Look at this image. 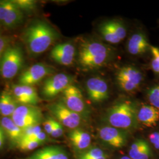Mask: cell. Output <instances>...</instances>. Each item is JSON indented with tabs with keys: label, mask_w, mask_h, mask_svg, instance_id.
Here are the masks:
<instances>
[{
	"label": "cell",
	"mask_w": 159,
	"mask_h": 159,
	"mask_svg": "<svg viewBox=\"0 0 159 159\" xmlns=\"http://www.w3.org/2000/svg\"><path fill=\"white\" fill-rule=\"evenodd\" d=\"M58 36L56 31L48 24L37 21L25 30L24 40L31 54L39 55L50 47Z\"/></svg>",
	"instance_id": "1"
},
{
	"label": "cell",
	"mask_w": 159,
	"mask_h": 159,
	"mask_svg": "<svg viewBox=\"0 0 159 159\" xmlns=\"http://www.w3.org/2000/svg\"><path fill=\"white\" fill-rule=\"evenodd\" d=\"M111 56V49L107 46L100 42L89 41L81 47L79 61L83 68L92 70L102 67Z\"/></svg>",
	"instance_id": "2"
},
{
	"label": "cell",
	"mask_w": 159,
	"mask_h": 159,
	"mask_svg": "<svg viewBox=\"0 0 159 159\" xmlns=\"http://www.w3.org/2000/svg\"><path fill=\"white\" fill-rule=\"evenodd\" d=\"M107 121L111 127L119 129L134 127L138 121L135 106L128 101L115 104L107 112Z\"/></svg>",
	"instance_id": "3"
},
{
	"label": "cell",
	"mask_w": 159,
	"mask_h": 159,
	"mask_svg": "<svg viewBox=\"0 0 159 159\" xmlns=\"http://www.w3.org/2000/svg\"><path fill=\"white\" fill-rule=\"evenodd\" d=\"M23 64L21 48L18 46H8L0 58V75L5 79H11L22 68Z\"/></svg>",
	"instance_id": "4"
},
{
	"label": "cell",
	"mask_w": 159,
	"mask_h": 159,
	"mask_svg": "<svg viewBox=\"0 0 159 159\" xmlns=\"http://www.w3.org/2000/svg\"><path fill=\"white\" fill-rule=\"evenodd\" d=\"M23 12L12 1H0V24L8 29H13L23 23Z\"/></svg>",
	"instance_id": "5"
},
{
	"label": "cell",
	"mask_w": 159,
	"mask_h": 159,
	"mask_svg": "<svg viewBox=\"0 0 159 159\" xmlns=\"http://www.w3.org/2000/svg\"><path fill=\"white\" fill-rule=\"evenodd\" d=\"M48 108L58 122L70 129H77L81 123V119L79 114L69 109L63 101L52 104Z\"/></svg>",
	"instance_id": "6"
},
{
	"label": "cell",
	"mask_w": 159,
	"mask_h": 159,
	"mask_svg": "<svg viewBox=\"0 0 159 159\" xmlns=\"http://www.w3.org/2000/svg\"><path fill=\"white\" fill-rule=\"evenodd\" d=\"M73 78L64 73L55 74L46 80L41 94L46 98H52L66 89L71 84Z\"/></svg>",
	"instance_id": "7"
},
{
	"label": "cell",
	"mask_w": 159,
	"mask_h": 159,
	"mask_svg": "<svg viewBox=\"0 0 159 159\" xmlns=\"http://www.w3.org/2000/svg\"><path fill=\"white\" fill-rule=\"evenodd\" d=\"M54 72V69L43 63H37L29 67L20 75L18 84L33 86Z\"/></svg>",
	"instance_id": "8"
},
{
	"label": "cell",
	"mask_w": 159,
	"mask_h": 159,
	"mask_svg": "<svg viewBox=\"0 0 159 159\" xmlns=\"http://www.w3.org/2000/svg\"><path fill=\"white\" fill-rule=\"evenodd\" d=\"M116 78L120 87L124 91L130 92L139 87L142 81L143 75L136 68L126 66L120 70Z\"/></svg>",
	"instance_id": "9"
},
{
	"label": "cell",
	"mask_w": 159,
	"mask_h": 159,
	"mask_svg": "<svg viewBox=\"0 0 159 159\" xmlns=\"http://www.w3.org/2000/svg\"><path fill=\"white\" fill-rule=\"evenodd\" d=\"M99 32L102 39L111 44L119 43L127 34L125 25L119 20H110L102 23Z\"/></svg>",
	"instance_id": "10"
},
{
	"label": "cell",
	"mask_w": 159,
	"mask_h": 159,
	"mask_svg": "<svg viewBox=\"0 0 159 159\" xmlns=\"http://www.w3.org/2000/svg\"><path fill=\"white\" fill-rule=\"evenodd\" d=\"M63 102L69 109L77 113H85L86 106L81 91L75 85L71 84L63 91Z\"/></svg>",
	"instance_id": "11"
},
{
	"label": "cell",
	"mask_w": 159,
	"mask_h": 159,
	"mask_svg": "<svg viewBox=\"0 0 159 159\" xmlns=\"http://www.w3.org/2000/svg\"><path fill=\"white\" fill-rule=\"evenodd\" d=\"M86 89L89 97L93 102H102L109 97L107 83L100 77H94L88 80Z\"/></svg>",
	"instance_id": "12"
},
{
	"label": "cell",
	"mask_w": 159,
	"mask_h": 159,
	"mask_svg": "<svg viewBox=\"0 0 159 159\" xmlns=\"http://www.w3.org/2000/svg\"><path fill=\"white\" fill-rule=\"evenodd\" d=\"M12 95L21 105L35 106L40 102L35 89L30 85L14 84L11 87Z\"/></svg>",
	"instance_id": "13"
},
{
	"label": "cell",
	"mask_w": 159,
	"mask_h": 159,
	"mask_svg": "<svg viewBox=\"0 0 159 159\" xmlns=\"http://www.w3.org/2000/svg\"><path fill=\"white\" fill-rule=\"evenodd\" d=\"M75 54L74 46L70 43H64L55 46L50 53L52 59L63 66L71 65Z\"/></svg>",
	"instance_id": "14"
},
{
	"label": "cell",
	"mask_w": 159,
	"mask_h": 159,
	"mask_svg": "<svg viewBox=\"0 0 159 159\" xmlns=\"http://www.w3.org/2000/svg\"><path fill=\"white\" fill-rule=\"evenodd\" d=\"M98 134L104 142L113 148H123L126 143L125 134L113 127H103L99 129Z\"/></svg>",
	"instance_id": "15"
},
{
	"label": "cell",
	"mask_w": 159,
	"mask_h": 159,
	"mask_svg": "<svg viewBox=\"0 0 159 159\" xmlns=\"http://www.w3.org/2000/svg\"><path fill=\"white\" fill-rule=\"evenodd\" d=\"M21 159H69L66 151L59 146H48Z\"/></svg>",
	"instance_id": "16"
},
{
	"label": "cell",
	"mask_w": 159,
	"mask_h": 159,
	"mask_svg": "<svg viewBox=\"0 0 159 159\" xmlns=\"http://www.w3.org/2000/svg\"><path fill=\"white\" fill-rule=\"evenodd\" d=\"M137 120L147 127L154 126L159 121V110L152 105L143 104L137 111Z\"/></svg>",
	"instance_id": "17"
},
{
	"label": "cell",
	"mask_w": 159,
	"mask_h": 159,
	"mask_svg": "<svg viewBox=\"0 0 159 159\" xmlns=\"http://www.w3.org/2000/svg\"><path fill=\"white\" fill-rule=\"evenodd\" d=\"M1 126L6 136L14 144H16L23 139V130L13 121L10 117H2L1 120Z\"/></svg>",
	"instance_id": "18"
},
{
	"label": "cell",
	"mask_w": 159,
	"mask_h": 159,
	"mask_svg": "<svg viewBox=\"0 0 159 159\" xmlns=\"http://www.w3.org/2000/svg\"><path fill=\"white\" fill-rule=\"evenodd\" d=\"M149 47L146 36L141 33L133 34L127 43V50L131 55H139L146 52Z\"/></svg>",
	"instance_id": "19"
},
{
	"label": "cell",
	"mask_w": 159,
	"mask_h": 159,
	"mask_svg": "<svg viewBox=\"0 0 159 159\" xmlns=\"http://www.w3.org/2000/svg\"><path fill=\"white\" fill-rule=\"evenodd\" d=\"M68 137L72 145L78 150H85L91 144L90 135L88 133L77 128L70 132Z\"/></svg>",
	"instance_id": "20"
},
{
	"label": "cell",
	"mask_w": 159,
	"mask_h": 159,
	"mask_svg": "<svg viewBox=\"0 0 159 159\" xmlns=\"http://www.w3.org/2000/svg\"><path fill=\"white\" fill-rule=\"evenodd\" d=\"M151 150L148 143L143 139H137L131 145L129 152L131 159H149Z\"/></svg>",
	"instance_id": "21"
},
{
	"label": "cell",
	"mask_w": 159,
	"mask_h": 159,
	"mask_svg": "<svg viewBox=\"0 0 159 159\" xmlns=\"http://www.w3.org/2000/svg\"><path fill=\"white\" fill-rule=\"evenodd\" d=\"M13 121L22 130H24L29 127L35 125H40L43 121V116H16L11 117Z\"/></svg>",
	"instance_id": "22"
},
{
	"label": "cell",
	"mask_w": 159,
	"mask_h": 159,
	"mask_svg": "<svg viewBox=\"0 0 159 159\" xmlns=\"http://www.w3.org/2000/svg\"><path fill=\"white\" fill-rule=\"evenodd\" d=\"M41 144H42L41 143L34 140L29 138H23L17 144V146L21 151L30 152L39 148Z\"/></svg>",
	"instance_id": "23"
},
{
	"label": "cell",
	"mask_w": 159,
	"mask_h": 159,
	"mask_svg": "<svg viewBox=\"0 0 159 159\" xmlns=\"http://www.w3.org/2000/svg\"><path fill=\"white\" fill-rule=\"evenodd\" d=\"M12 2L23 12L33 11L37 7V1L34 0H12Z\"/></svg>",
	"instance_id": "24"
},
{
	"label": "cell",
	"mask_w": 159,
	"mask_h": 159,
	"mask_svg": "<svg viewBox=\"0 0 159 159\" xmlns=\"http://www.w3.org/2000/svg\"><path fill=\"white\" fill-rule=\"evenodd\" d=\"M104 156H106V154L101 148H94L80 155L77 159H98Z\"/></svg>",
	"instance_id": "25"
},
{
	"label": "cell",
	"mask_w": 159,
	"mask_h": 159,
	"mask_svg": "<svg viewBox=\"0 0 159 159\" xmlns=\"http://www.w3.org/2000/svg\"><path fill=\"white\" fill-rule=\"evenodd\" d=\"M148 97L152 106L159 110V84L148 91Z\"/></svg>",
	"instance_id": "26"
},
{
	"label": "cell",
	"mask_w": 159,
	"mask_h": 159,
	"mask_svg": "<svg viewBox=\"0 0 159 159\" xmlns=\"http://www.w3.org/2000/svg\"><path fill=\"white\" fill-rule=\"evenodd\" d=\"M150 51L153 56L152 68L154 73L159 74V48L154 46H151Z\"/></svg>",
	"instance_id": "27"
},
{
	"label": "cell",
	"mask_w": 159,
	"mask_h": 159,
	"mask_svg": "<svg viewBox=\"0 0 159 159\" xmlns=\"http://www.w3.org/2000/svg\"><path fill=\"white\" fill-rule=\"evenodd\" d=\"M41 131H42V129L40 125L31 126L23 130V137H30L33 136L40 133Z\"/></svg>",
	"instance_id": "28"
},
{
	"label": "cell",
	"mask_w": 159,
	"mask_h": 159,
	"mask_svg": "<svg viewBox=\"0 0 159 159\" xmlns=\"http://www.w3.org/2000/svg\"><path fill=\"white\" fill-rule=\"evenodd\" d=\"M63 131H64V130H63L62 125L60 122L55 120L53 129H52V131L50 135L52 137L58 138V137H61L63 135Z\"/></svg>",
	"instance_id": "29"
},
{
	"label": "cell",
	"mask_w": 159,
	"mask_h": 159,
	"mask_svg": "<svg viewBox=\"0 0 159 159\" xmlns=\"http://www.w3.org/2000/svg\"><path fill=\"white\" fill-rule=\"evenodd\" d=\"M11 97V93L6 91H2L0 94V112L5 107Z\"/></svg>",
	"instance_id": "30"
},
{
	"label": "cell",
	"mask_w": 159,
	"mask_h": 159,
	"mask_svg": "<svg viewBox=\"0 0 159 159\" xmlns=\"http://www.w3.org/2000/svg\"><path fill=\"white\" fill-rule=\"evenodd\" d=\"M54 121H55V120L49 117L45 120L44 122L43 123L44 130L47 134H51V132L53 129L54 125Z\"/></svg>",
	"instance_id": "31"
},
{
	"label": "cell",
	"mask_w": 159,
	"mask_h": 159,
	"mask_svg": "<svg viewBox=\"0 0 159 159\" xmlns=\"http://www.w3.org/2000/svg\"><path fill=\"white\" fill-rule=\"evenodd\" d=\"M8 42L9 40L7 37L0 35V58L8 47Z\"/></svg>",
	"instance_id": "32"
},
{
	"label": "cell",
	"mask_w": 159,
	"mask_h": 159,
	"mask_svg": "<svg viewBox=\"0 0 159 159\" xmlns=\"http://www.w3.org/2000/svg\"><path fill=\"white\" fill-rule=\"evenodd\" d=\"M23 138H29L43 144L44 142H46L47 140V135L44 131H42L41 132H40V133L33 136L30 137H23Z\"/></svg>",
	"instance_id": "33"
},
{
	"label": "cell",
	"mask_w": 159,
	"mask_h": 159,
	"mask_svg": "<svg viewBox=\"0 0 159 159\" xmlns=\"http://www.w3.org/2000/svg\"><path fill=\"white\" fill-rule=\"evenodd\" d=\"M149 140L153 145L159 142V132H154L150 134Z\"/></svg>",
	"instance_id": "34"
},
{
	"label": "cell",
	"mask_w": 159,
	"mask_h": 159,
	"mask_svg": "<svg viewBox=\"0 0 159 159\" xmlns=\"http://www.w3.org/2000/svg\"><path fill=\"white\" fill-rule=\"evenodd\" d=\"M6 135L5 132L0 125V149L3 147L6 141Z\"/></svg>",
	"instance_id": "35"
},
{
	"label": "cell",
	"mask_w": 159,
	"mask_h": 159,
	"mask_svg": "<svg viewBox=\"0 0 159 159\" xmlns=\"http://www.w3.org/2000/svg\"><path fill=\"white\" fill-rule=\"evenodd\" d=\"M154 148H156V149H158V150H159V142L157 143H156V144H154Z\"/></svg>",
	"instance_id": "36"
},
{
	"label": "cell",
	"mask_w": 159,
	"mask_h": 159,
	"mask_svg": "<svg viewBox=\"0 0 159 159\" xmlns=\"http://www.w3.org/2000/svg\"><path fill=\"white\" fill-rule=\"evenodd\" d=\"M119 159H131L130 157L129 156H123V157H121V158H120Z\"/></svg>",
	"instance_id": "37"
},
{
	"label": "cell",
	"mask_w": 159,
	"mask_h": 159,
	"mask_svg": "<svg viewBox=\"0 0 159 159\" xmlns=\"http://www.w3.org/2000/svg\"><path fill=\"white\" fill-rule=\"evenodd\" d=\"M98 159H107V156L106 155V156H104L101 157H100V158H98Z\"/></svg>",
	"instance_id": "38"
}]
</instances>
